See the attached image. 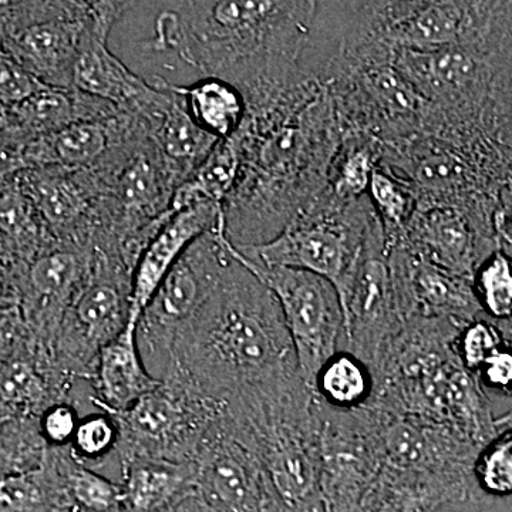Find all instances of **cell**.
<instances>
[{
	"label": "cell",
	"mask_w": 512,
	"mask_h": 512,
	"mask_svg": "<svg viewBox=\"0 0 512 512\" xmlns=\"http://www.w3.org/2000/svg\"><path fill=\"white\" fill-rule=\"evenodd\" d=\"M345 131L318 80L301 77L254 107L235 138L237 184L224 204V232L235 248L278 237L328 187Z\"/></svg>",
	"instance_id": "6da1fadb"
},
{
	"label": "cell",
	"mask_w": 512,
	"mask_h": 512,
	"mask_svg": "<svg viewBox=\"0 0 512 512\" xmlns=\"http://www.w3.org/2000/svg\"><path fill=\"white\" fill-rule=\"evenodd\" d=\"M167 376L220 403L284 393L305 383L274 293L234 255L178 336Z\"/></svg>",
	"instance_id": "7a4b0ae2"
},
{
	"label": "cell",
	"mask_w": 512,
	"mask_h": 512,
	"mask_svg": "<svg viewBox=\"0 0 512 512\" xmlns=\"http://www.w3.org/2000/svg\"><path fill=\"white\" fill-rule=\"evenodd\" d=\"M316 5L312 0L171 2L154 20L148 47L174 53L204 77L234 84L248 109L302 76Z\"/></svg>",
	"instance_id": "3957f363"
},
{
	"label": "cell",
	"mask_w": 512,
	"mask_h": 512,
	"mask_svg": "<svg viewBox=\"0 0 512 512\" xmlns=\"http://www.w3.org/2000/svg\"><path fill=\"white\" fill-rule=\"evenodd\" d=\"M375 218L367 195L343 201L325 190L278 237L237 251L258 264L299 269L326 279L335 286L342 305Z\"/></svg>",
	"instance_id": "277c9868"
},
{
	"label": "cell",
	"mask_w": 512,
	"mask_h": 512,
	"mask_svg": "<svg viewBox=\"0 0 512 512\" xmlns=\"http://www.w3.org/2000/svg\"><path fill=\"white\" fill-rule=\"evenodd\" d=\"M222 409L224 403L205 397L183 380L164 377L130 409L110 413L120 431L117 466L137 458L195 463Z\"/></svg>",
	"instance_id": "5b68a950"
},
{
	"label": "cell",
	"mask_w": 512,
	"mask_h": 512,
	"mask_svg": "<svg viewBox=\"0 0 512 512\" xmlns=\"http://www.w3.org/2000/svg\"><path fill=\"white\" fill-rule=\"evenodd\" d=\"M231 261V242L224 229L207 232L181 256L141 312L138 348L157 379L167 373L178 336L210 298Z\"/></svg>",
	"instance_id": "8992f818"
},
{
	"label": "cell",
	"mask_w": 512,
	"mask_h": 512,
	"mask_svg": "<svg viewBox=\"0 0 512 512\" xmlns=\"http://www.w3.org/2000/svg\"><path fill=\"white\" fill-rule=\"evenodd\" d=\"M133 271L121 259L93 248L92 264L67 306L53 340L56 365L73 380L92 382L97 356L130 320Z\"/></svg>",
	"instance_id": "52a82bcc"
},
{
	"label": "cell",
	"mask_w": 512,
	"mask_h": 512,
	"mask_svg": "<svg viewBox=\"0 0 512 512\" xmlns=\"http://www.w3.org/2000/svg\"><path fill=\"white\" fill-rule=\"evenodd\" d=\"M367 407L375 414L382 470L433 485L450 504L476 500L473 471L481 447L444 424Z\"/></svg>",
	"instance_id": "ba28073f"
},
{
	"label": "cell",
	"mask_w": 512,
	"mask_h": 512,
	"mask_svg": "<svg viewBox=\"0 0 512 512\" xmlns=\"http://www.w3.org/2000/svg\"><path fill=\"white\" fill-rule=\"evenodd\" d=\"M323 86L335 101L343 131L373 138L382 148L419 136L429 123V104L394 60L359 64Z\"/></svg>",
	"instance_id": "9c48e42d"
},
{
	"label": "cell",
	"mask_w": 512,
	"mask_h": 512,
	"mask_svg": "<svg viewBox=\"0 0 512 512\" xmlns=\"http://www.w3.org/2000/svg\"><path fill=\"white\" fill-rule=\"evenodd\" d=\"M232 255L274 293L291 335L299 372L313 390L320 367L342 348L345 318L338 291L311 272L251 261L234 245Z\"/></svg>",
	"instance_id": "30bf717a"
},
{
	"label": "cell",
	"mask_w": 512,
	"mask_h": 512,
	"mask_svg": "<svg viewBox=\"0 0 512 512\" xmlns=\"http://www.w3.org/2000/svg\"><path fill=\"white\" fill-rule=\"evenodd\" d=\"M394 64L431 107L430 124L484 126L495 79L508 63L454 46L400 50Z\"/></svg>",
	"instance_id": "8fae6325"
},
{
	"label": "cell",
	"mask_w": 512,
	"mask_h": 512,
	"mask_svg": "<svg viewBox=\"0 0 512 512\" xmlns=\"http://www.w3.org/2000/svg\"><path fill=\"white\" fill-rule=\"evenodd\" d=\"M319 467L326 512H359L382 473L372 409L339 412L322 403Z\"/></svg>",
	"instance_id": "7c38bea8"
},
{
	"label": "cell",
	"mask_w": 512,
	"mask_h": 512,
	"mask_svg": "<svg viewBox=\"0 0 512 512\" xmlns=\"http://www.w3.org/2000/svg\"><path fill=\"white\" fill-rule=\"evenodd\" d=\"M342 311L345 318L342 349L359 357L375 373L404 323L390 272L389 247L377 217L367 232Z\"/></svg>",
	"instance_id": "4fadbf2b"
},
{
	"label": "cell",
	"mask_w": 512,
	"mask_h": 512,
	"mask_svg": "<svg viewBox=\"0 0 512 512\" xmlns=\"http://www.w3.org/2000/svg\"><path fill=\"white\" fill-rule=\"evenodd\" d=\"M131 6L134 3L92 2L74 66L73 89L136 113L153 103L160 89L131 72L109 49L111 30Z\"/></svg>",
	"instance_id": "5bb4252c"
},
{
	"label": "cell",
	"mask_w": 512,
	"mask_h": 512,
	"mask_svg": "<svg viewBox=\"0 0 512 512\" xmlns=\"http://www.w3.org/2000/svg\"><path fill=\"white\" fill-rule=\"evenodd\" d=\"M397 305L403 319H448L458 323L484 318L473 281L413 254L403 245L389 248Z\"/></svg>",
	"instance_id": "9a60e30c"
},
{
	"label": "cell",
	"mask_w": 512,
	"mask_h": 512,
	"mask_svg": "<svg viewBox=\"0 0 512 512\" xmlns=\"http://www.w3.org/2000/svg\"><path fill=\"white\" fill-rule=\"evenodd\" d=\"M90 5L92 2L50 3L42 18L10 37V57L45 86L73 89L74 66Z\"/></svg>",
	"instance_id": "2e32d148"
},
{
	"label": "cell",
	"mask_w": 512,
	"mask_h": 512,
	"mask_svg": "<svg viewBox=\"0 0 512 512\" xmlns=\"http://www.w3.org/2000/svg\"><path fill=\"white\" fill-rule=\"evenodd\" d=\"M397 244L471 281L478 265L498 249L495 238L467 212L444 205H417L402 241Z\"/></svg>",
	"instance_id": "e0dca14e"
},
{
	"label": "cell",
	"mask_w": 512,
	"mask_h": 512,
	"mask_svg": "<svg viewBox=\"0 0 512 512\" xmlns=\"http://www.w3.org/2000/svg\"><path fill=\"white\" fill-rule=\"evenodd\" d=\"M16 180L59 244L92 247L97 202L92 171L36 167Z\"/></svg>",
	"instance_id": "ac0fdd59"
},
{
	"label": "cell",
	"mask_w": 512,
	"mask_h": 512,
	"mask_svg": "<svg viewBox=\"0 0 512 512\" xmlns=\"http://www.w3.org/2000/svg\"><path fill=\"white\" fill-rule=\"evenodd\" d=\"M218 228L224 229V207L212 202L192 205L170 218L138 259L128 323L137 325L141 312L187 249L202 235Z\"/></svg>",
	"instance_id": "d6986e66"
},
{
	"label": "cell",
	"mask_w": 512,
	"mask_h": 512,
	"mask_svg": "<svg viewBox=\"0 0 512 512\" xmlns=\"http://www.w3.org/2000/svg\"><path fill=\"white\" fill-rule=\"evenodd\" d=\"M93 247L59 244L29 264L23 279V305L29 301L39 328L47 333L50 346L74 295L79 291L90 264Z\"/></svg>",
	"instance_id": "ffe728a7"
},
{
	"label": "cell",
	"mask_w": 512,
	"mask_h": 512,
	"mask_svg": "<svg viewBox=\"0 0 512 512\" xmlns=\"http://www.w3.org/2000/svg\"><path fill=\"white\" fill-rule=\"evenodd\" d=\"M160 86V97L146 110L131 113L146 127L175 183L180 187L217 146V138L205 133L192 121L183 101L168 89L167 80L153 77Z\"/></svg>",
	"instance_id": "44dd1931"
},
{
	"label": "cell",
	"mask_w": 512,
	"mask_h": 512,
	"mask_svg": "<svg viewBox=\"0 0 512 512\" xmlns=\"http://www.w3.org/2000/svg\"><path fill=\"white\" fill-rule=\"evenodd\" d=\"M161 380L151 375L137 342V325L127 323L119 336L100 349L90 386V403L107 413L130 409Z\"/></svg>",
	"instance_id": "7402d4cb"
},
{
	"label": "cell",
	"mask_w": 512,
	"mask_h": 512,
	"mask_svg": "<svg viewBox=\"0 0 512 512\" xmlns=\"http://www.w3.org/2000/svg\"><path fill=\"white\" fill-rule=\"evenodd\" d=\"M127 113L109 119L79 121L40 137L25 154L29 168L62 167L90 170L97 167L126 133Z\"/></svg>",
	"instance_id": "603a6c76"
},
{
	"label": "cell",
	"mask_w": 512,
	"mask_h": 512,
	"mask_svg": "<svg viewBox=\"0 0 512 512\" xmlns=\"http://www.w3.org/2000/svg\"><path fill=\"white\" fill-rule=\"evenodd\" d=\"M119 468L123 512H171L195 491V463L137 458Z\"/></svg>",
	"instance_id": "cb8c5ba5"
},
{
	"label": "cell",
	"mask_w": 512,
	"mask_h": 512,
	"mask_svg": "<svg viewBox=\"0 0 512 512\" xmlns=\"http://www.w3.org/2000/svg\"><path fill=\"white\" fill-rule=\"evenodd\" d=\"M47 451L42 466L0 478V512H77L66 476V448Z\"/></svg>",
	"instance_id": "d4e9b609"
},
{
	"label": "cell",
	"mask_w": 512,
	"mask_h": 512,
	"mask_svg": "<svg viewBox=\"0 0 512 512\" xmlns=\"http://www.w3.org/2000/svg\"><path fill=\"white\" fill-rule=\"evenodd\" d=\"M167 84L183 101L192 121L217 140L235 136L244 123L247 101L234 84L217 77H202L190 86Z\"/></svg>",
	"instance_id": "484cf974"
},
{
	"label": "cell",
	"mask_w": 512,
	"mask_h": 512,
	"mask_svg": "<svg viewBox=\"0 0 512 512\" xmlns=\"http://www.w3.org/2000/svg\"><path fill=\"white\" fill-rule=\"evenodd\" d=\"M59 245L18 180L0 190V251L30 262Z\"/></svg>",
	"instance_id": "4316f807"
},
{
	"label": "cell",
	"mask_w": 512,
	"mask_h": 512,
	"mask_svg": "<svg viewBox=\"0 0 512 512\" xmlns=\"http://www.w3.org/2000/svg\"><path fill=\"white\" fill-rule=\"evenodd\" d=\"M241 168V151L235 136L218 141L204 163L175 191L171 210L174 214L201 202L224 207L237 184Z\"/></svg>",
	"instance_id": "83f0119b"
},
{
	"label": "cell",
	"mask_w": 512,
	"mask_h": 512,
	"mask_svg": "<svg viewBox=\"0 0 512 512\" xmlns=\"http://www.w3.org/2000/svg\"><path fill=\"white\" fill-rule=\"evenodd\" d=\"M313 392L330 409L352 412L372 400L375 377L359 357L340 348L320 367L313 382Z\"/></svg>",
	"instance_id": "f1b7e54d"
},
{
	"label": "cell",
	"mask_w": 512,
	"mask_h": 512,
	"mask_svg": "<svg viewBox=\"0 0 512 512\" xmlns=\"http://www.w3.org/2000/svg\"><path fill=\"white\" fill-rule=\"evenodd\" d=\"M72 389L49 382L42 370L23 357L0 363V404L15 412H36L60 402H74ZM77 404V403H76Z\"/></svg>",
	"instance_id": "f546056e"
},
{
	"label": "cell",
	"mask_w": 512,
	"mask_h": 512,
	"mask_svg": "<svg viewBox=\"0 0 512 512\" xmlns=\"http://www.w3.org/2000/svg\"><path fill=\"white\" fill-rule=\"evenodd\" d=\"M382 160V146L373 138L345 133L333 160L326 190L343 201L366 197L373 171Z\"/></svg>",
	"instance_id": "4dcf8cb0"
},
{
	"label": "cell",
	"mask_w": 512,
	"mask_h": 512,
	"mask_svg": "<svg viewBox=\"0 0 512 512\" xmlns=\"http://www.w3.org/2000/svg\"><path fill=\"white\" fill-rule=\"evenodd\" d=\"M366 195L382 224L387 247L402 241L417 208L416 194L409 181L380 163L373 171Z\"/></svg>",
	"instance_id": "1f68e13d"
},
{
	"label": "cell",
	"mask_w": 512,
	"mask_h": 512,
	"mask_svg": "<svg viewBox=\"0 0 512 512\" xmlns=\"http://www.w3.org/2000/svg\"><path fill=\"white\" fill-rule=\"evenodd\" d=\"M448 503L439 488L382 470L359 512H434Z\"/></svg>",
	"instance_id": "d6a6232c"
},
{
	"label": "cell",
	"mask_w": 512,
	"mask_h": 512,
	"mask_svg": "<svg viewBox=\"0 0 512 512\" xmlns=\"http://www.w3.org/2000/svg\"><path fill=\"white\" fill-rule=\"evenodd\" d=\"M473 289L485 319L501 325L512 320V256L495 249L478 265Z\"/></svg>",
	"instance_id": "836d02e7"
},
{
	"label": "cell",
	"mask_w": 512,
	"mask_h": 512,
	"mask_svg": "<svg viewBox=\"0 0 512 512\" xmlns=\"http://www.w3.org/2000/svg\"><path fill=\"white\" fill-rule=\"evenodd\" d=\"M47 444L39 421L9 417L0 421V478L26 473L42 466Z\"/></svg>",
	"instance_id": "e575fe53"
},
{
	"label": "cell",
	"mask_w": 512,
	"mask_h": 512,
	"mask_svg": "<svg viewBox=\"0 0 512 512\" xmlns=\"http://www.w3.org/2000/svg\"><path fill=\"white\" fill-rule=\"evenodd\" d=\"M64 476L77 512H123L121 485L74 460L69 448L64 458Z\"/></svg>",
	"instance_id": "d590c367"
},
{
	"label": "cell",
	"mask_w": 512,
	"mask_h": 512,
	"mask_svg": "<svg viewBox=\"0 0 512 512\" xmlns=\"http://www.w3.org/2000/svg\"><path fill=\"white\" fill-rule=\"evenodd\" d=\"M120 431L117 421L107 412L87 414L80 419L69 448L74 460L83 466L99 471L116 460Z\"/></svg>",
	"instance_id": "8d00e7d4"
},
{
	"label": "cell",
	"mask_w": 512,
	"mask_h": 512,
	"mask_svg": "<svg viewBox=\"0 0 512 512\" xmlns=\"http://www.w3.org/2000/svg\"><path fill=\"white\" fill-rule=\"evenodd\" d=\"M473 473L478 493L495 498L512 495V421L481 448Z\"/></svg>",
	"instance_id": "74e56055"
},
{
	"label": "cell",
	"mask_w": 512,
	"mask_h": 512,
	"mask_svg": "<svg viewBox=\"0 0 512 512\" xmlns=\"http://www.w3.org/2000/svg\"><path fill=\"white\" fill-rule=\"evenodd\" d=\"M503 345L505 340L500 328L491 320L481 318L460 329L454 350L461 365L477 375L485 360Z\"/></svg>",
	"instance_id": "f35d334b"
},
{
	"label": "cell",
	"mask_w": 512,
	"mask_h": 512,
	"mask_svg": "<svg viewBox=\"0 0 512 512\" xmlns=\"http://www.w3.org/2000/svg\"><path fill=\"white\" fill-rule=\"evenodd\" d=\"M76 403L60 402L53 404L42 413L39 420L40 433L49 448H67L72 443L74 433L80 423Z\"/></svg>",
	"instance_id": "ab89813d"
},
{
	"label": "cell",
	"mask_w": 512,
	"mask_h": 512,
	"mask_svg": "<svg viewBox=\"0 0 512 512\" xmlns=\"http://www.w3.org/2000/svg\"><path fill=\"white\" fill-rule=\"evenodd\" d=\"M45 87L47 86L40 83L15 59L0 55V101L2 103L19 106Z\"/></svg>",
	"instance_id": "60d3db41"
},
{
	"label": "cell",
	"mask_w": 512,
	"mask_h": 512,
	"mask_svg": "<svg viewBox=\"0 0 512 512\" xmlns=\"http://www.w3.org/2000/svg\"><path fill=\"white\" fill-rule=\"evenodd\" d=\"M484 389L512 396V348L507 343L495 350L477 372Z\"/></svg>",
	"instance_id": "b9f144b4"
},
{
	"label": "cell",
	"mask_w": 512,
	"mask_h": 512,
	"mask_svg": "<svg viewBox=\"0 0 512 512\" xmlns=\"http://www.w3.org/2000/svg\"><path fill=\"white\" fill-rule=\"evenodd\" d=\"M494 229L498 248L512 256V184L505 185L498 192Z\"/></svg>",
	"instance_id": "7bdbcfd3"
},
{
	"label": "cell",
	"mask_w": 512,
	"mask_h": 512,
	"mask_svg": "<svg viewBox=\"0 0 512 512\" xmlns=\"http://www.w3.org/2000/svg\"><path fill=\"white\" fill-rule=\"evenodd\" d=\"M23 306V281L0 258V312L20 311Z\"/></svg>",
	"instance_id": "ee69618b"
},
{
	"label": "cell",
	"mask_w": 512,
	"mask_h": 512,
	"mask_svg": "<svg viewBox=\"0 0 512 512\" xmlns=\"http://www.w3.org/2000/svg\"><path fill=\"white\" fill-rule=\"evenodd\" d=\"M22 328L20 311L0 312V360L15 346Z\"/></svg>",
	"instance_id": "f6af8a7d"
},
{
	"label": "cell",
	"mask_w": 512,
	"mask_h": 512,
	"mask_svg": "<svg viewBox=\"0 0 512 512\" xmlns=\"http://www.w3.org/2000/svg\"><path fill=\"white\" fill-rule=\"evenodd\" d=\"M171 512H214L201 500L200 495L191 493Z\"/></svg>",
	"instance_id": "bcb514c9"
}]
</instances>
